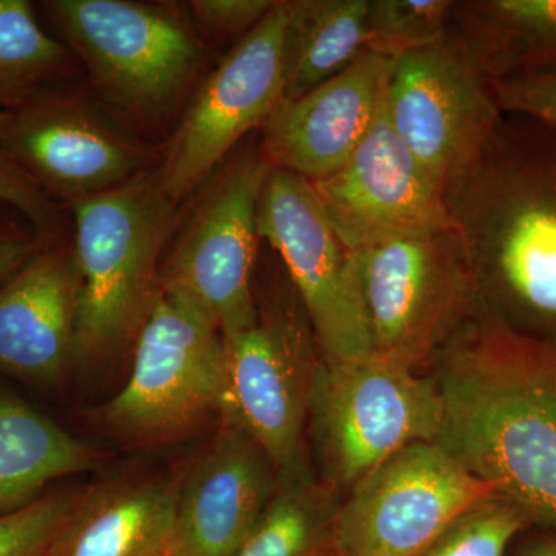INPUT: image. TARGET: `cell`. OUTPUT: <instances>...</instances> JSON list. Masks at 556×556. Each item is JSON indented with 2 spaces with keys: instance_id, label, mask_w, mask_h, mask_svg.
<instances>
[{
  "instance_id": "obj_1",
  "label": "cell",
  "mask_w": 556,
  "mask_h": 556,
  "mask_svg": "<svg viewBox=\"0 0 556 556\" xmlns=\"http://www.w3.org/2000/svg\"><path fill=\"white\" fill-rule=\"evenodd\" d=\"M433 365L438 444L532 526L556 532V345L511 331L481 305Z\"/></svg>"
},
{
  "instance_id": "obj_2",
  "label": "cell",
  "mask_w": 556,
  "mask_h": 556,
  "mask_svg": "<svg viewBox=\"0 0 556 556\" xmlns=\"http://www.w3.org/2000/svg\"><path fill=\"white\" fill-rule=\"evenodd\" d=\"M445 199L482 308L556 345V129L503 115Z\"/></svg>"
},
{
  "instance_id": "obj_3",
  "label": "cell",
  "mask_w": 556,
  "mask_h": 556,
  "mask_svg": "<svg viewBox=\"0 0 556 556\" xmlns=\"http://www.w3.org/2000/svg\"><path fill=\"white\" fill-rule=\"evenodd\" d=\"M70 204L80 277L75 361H104L137 339L155 305L177 203L155 177H139Z\"/></svg>"
},
{
  "instance_id": "obj_4",
  "label": "cell",
  "mask_w": 556,
  "mask_h": 556,
  "mask_svg": "<svg viewBox=\"0 0 556 556\" xmlns=\"http://www.w3.org/2000/svg\"><path fill=\"white\" fill-rule=\"evenodd\" d=\"M135 342L129 379L102 409L113 433L134 444H161L225 419V342L188 300L160 289Z\"/></svg>"
},
{
  "instance_id": "obj_5",
  "label": "cell",
  "mask_w": 556,
  "mask_h": 556,
  "mask_svg": "<svg viewBox=\"0 0 556 556\" xmlns=\"http://www.w3.org/2000/svg\"><path fill=\"white\" fill-rule=\"evenodd\" d=\"M351 252L372 354L399 367L420 375L481 306L453 228Z\"/></svg>"
},
{
  "instance_id": "obj_6",
  "label": "cell",
  "mask_w": 556,
  "mask_h": 556,
  "mask_svg": "<svg viewBox=\"0 0 556 556\" xmlns=\"http://www.w3.org/2000/svg\"><path fill=\"white\" fill-rule=\"evenodd\" d=\"M442 416L433 376L375 354L336 365L320 362L308 417L320 481L339 496L350 492L402 448L437 442Z\"/></svg>"
},
{
  "instance_id": "obj_7",
  "label": "cell",
  "mask_w": 556,
  "mask_h": 556,
  "mask_svg": "<svg viewBox=\"0 0 556 556\" xmlns=\"http://www.w3.org/2000/svg\"><path fill=\"white\" fill-rule=\"evenodd\" d=\"M43 5L101 97L142 123L169 115L203 62L195 33L166 7L130 0H50Z\"/></svg>"
},
{
  "instance_id": "obj_8",
  "label": "cell",
  "mask_w": 556,
  "mask_h": 556,
  "mask_svg": "<svg viewBox=\"0 0 556 556\" xmlns=\"http://www.w3.org/2000/svg\"><path fill=\"white\" fill-rule=\"evenodd\" d=\"M501 496L438 442H416L358 481L340 501L338 556H422L468 508Z\"/></svg>"
},
{
  "instance_id": "obj_9",
  "label": "cell",
  "mask_w": 556,
  "mask_h": 556,
  "mask_svg": "<svg viewBox=\"0 0 556 556\" xmlns=\"http://www.w3.org/2000/svg\"><path fill=\"white\" fill-rule=\"evenodd\" d=\"M386 108L391 126L444 192L478 159L504 115L493 79L455 28L397 58Z\"/></svg>"
},
{
  "instance_id": "obj_10",
  "label": "cell",
  "mask_w": 556,
  "mask_h": 556,
  "mask_svg": "<svg viewBox=\"0 0 556 556\" xmlns=\"http://www.w3.org/2000/svg\"><path fill=\"white\" fill-rule=\"evenodd\" d=\"M257 225L260 240L283 260L321 362L343 364L372 354L353 252L332 228L313 182L273 167L260 193Z\"/></svg>"
},
{
  "instance_id": "obj_11",
  "label": "cell",
  "mask_w": 556,
  "mask_h": 556,
  "mask_svg": "<svg viewBox=\"0 0 556 556\" xmlns=\"http://www.w3.org/2000/svg\"><path fill=\"white\" fill-rule=\"evenodd\" d=\"M288 14V0H277L201 84L155 175L174 203L199 188L249 131L265 129L287 101Z\"/></svg>"
},
{
  "instance_id": "obj_12",
  "label": "cell",
  "mask_w": 556,
  "mask_h": 556,
  "mask_svg": "<svg viewBox=\"0 0 556 556\" xmlns=\"http://www.w3.org/2000/svg\"><path fill=\"white\" fill-rule=\"evenodd\" d=\"M251 149L223 172L161 268V289L188 300L225 336L254 324L260 193L273 170Z\"/></svg>"
},
{
  "instance_id": "obj_13",
  "label": "cell",
  "mask_w": 556,
  "mask_h": 556,
  "mask_svg": "<svg viewBox=\"0 0 556 556\" xmlns=\"http://www.w3.org/2000/svg\"><path fill=\"white\" fill-rule=\"evenodd\" d=\"M228 413L277 470L303 460V433L320 351L300 300L257 308L254 324L225 336Z\"/></svg>"
},
{
  "instance_id": "obj_14",
  "label": "cell",
  "mask_w": 556,
  "mask_h": 556,
  "mask_svg": "<svg viewBox=\"0 0 556 556\" xmlns=\"http://www.w3.org/2000/svg\"><path fill=\"white\" fill-rule=\"evenodd\" d=\"M0 152L70 203L134 181L150 159L100 110L51 90L0 115Z\"/></svg>"
},
{
  "instance_id": "obj_15",
  "label": "cell",
  "mask_w": 556,
  "mask_h": 556,
  "mask_svg": "<svg viewBox=\"0 0 556 556\" xmlns=\"http://www.w3.org/2000/svg\"><path fill=\"white\" fill-rule=\"evenodd\" d=\"M311 182L348 251L453 228L444 190L391 126L386 102L346 163Z\"/></svg>"
},
{
  "instance_id": "obj_16",
  "label": "cell",
  "mask_w": 556,
  "mask_h": 556,
  "mask_svg": "<svg viewBox=\"0 0 556 556\" xmlns=\"http://www.w3.org/2000/svg\"><path fill=\"white\" fill-rule=\"evenodd\" d=\"M278 479L277 467L243 428L223 419L179 477L167 556H237Z\"/></svg>"
},
{
  "instance_id": "obj_17",
  "label": "cell",
  "mask_w": 556,
  "mask_h": 556,
  "mask_svg": "<svg viewBox=\"0 0 556 556\" xmlns=\"http://www.w3.org/2000/svg\"><path fill=\"white\" fill-rule=\"evenodd\" d=\"M394 62L364 51L327 83L285 101L263 129L262 148L273 166L309 181L339 170L378 118Z\"/></svg>"
},
{
  "instance_id": "obj_18",
  "label": "cell",
  "mask_w": 556,
  "mask_h": 556,
  "mask_svg": "<svg viewBox=\"0 0 556 556\" xmlns=\"http://www.w3.org/2000/svg\"><path fill=\"white\" fill-rule=\"evenodd\" d=\"M80 277L75 255L38 252L0 285V371L39 386L64 376L76 354Z\"/></svg>"
},
{
  "instance_id": "obj_19",
  "label": "cell",
  "mask_w": 556,
  "mask_h": 556,
  "mask_svg": "<svg viewBox=\"0 0 556 556\" xmlns=\"http://www.w3.org/2000/svg\"><path fill=\"white\" fill-rule=\"evenodd\" d=\"M179 478L121 477L80 493L46 556H167Z\"/></svg>"
},
{
  "instance_id": "obj_20",
  "label": "cell",
  "mask_w": 556,
  "mask_h": 556,
  "mask_svg": "<svg viewBox=\"0 0 556 556\" xmlns=\"http://www.w3.org/2000/svg\"><path fill=\"white\" fill-rule=\"evenodd\" d=\"M453 28L477 51L493 83L556 72V0L456 2Z\"/></svg>"
},
{
  "instance_id": "obj_21",
  "label": "cell",
  "mask_w": 556,
  "mask_h": 556,
  "mask_svg": "<svg viewBox=\"0 0 556 556\" xmlns=\"http://www.w3.org/2000/svg\"><path fill=\"white\" fill-rule=\"evenodd\" d=\"M97 452L13 399L0 397V514L36 500L40 489L89 470Z\"/></svg>"
},
{
  "instance_id": "obj_22",
  "label": "cell",
  "mask_w": 556,
  "mask_h": 556,
  "mask_svg": "<svg viewBox=\"0 0 556 556\" xmlns=\"http://www.w3.org/2000/svg\"><path fill=\"white\" fill-rule=\"evenodd\" d=\"M288 2L287 101H292L367 51L368 0Z\"/></svg>"
},
{
  "instance_id": "obj_23",
  "label": "cell",
  "mask_w": 556,
  "mask_h": 556,
  "mask_svg": "<svg viewBox=\"0 0 556 556\" xmlns=\"http://www.w3.org/2000/svg\"><path fill=\"white\" fill-rule=\"evenodd\" d=\"M340 496L305 460L278 470L276 490L237 556H321L334 551Z\"/></svg>"
},
{
  "instance_id": "obj_24",
  "label": "cell",
  "mask_w": 556,
  "mask_h": 556,
  "mask_svg": "<svg viewBox=\"0 0 556 556\" xmlns=\"http://www.w3.org/2000/svg\"><path fill=\"white\" fill-rule=\"evenodd\" d=\"M72 51L40 27L27 0H0V113L51 90Z\"/></svg>"
},
{
  "instance_id": "obj_25",
  "label": "cell",
  "mask_w": 556,
  "mask_h": 556,
  "mask_svg": "<svg viewBox=\"0 0 556 556\" xmlns=\"http://www.w3.org/2000/svg\"><path fill=\"white\" fill-rule=\"evenodd\" d=\"M452 0H368L367 50L386 56L426 49L453 28Z\"/></svg>"
},
{
  "instance_id": "obj_26",
  "label": "cell",
  "mask_w": 556,
  "mask_h": 556,
  "mask_svg": "<svg viewBox=\"0 0 556 556\" xmlns=\"http://www.w3.org/2000/svg\"><path fill=\"white\" fill-rule=\"evenodd\" d=\"M532 522L506 497L468 508L422 556H506L508 544Z\"/></svg>"
},
{
  "instance_id": "obj_27",
  "label": "cell",
  "mask_w": 556,
  "mask_h": 556,
  "mask_svg": "<svg viewBox=\"0 0 556 556\" xmlns=\"http://www.w3.org/2000/svg\"><path fill=\"white\" fill-rule=\"evenodd\" d=\"M79 492H56L0 514V556H46Z\"/></svg>"
},
{
  "instance_id": "obj_28",
  "label": "cell",
  "mask_w": 556,
  "mask_h": 556,
  "mask_svg": "<svg viewBox=\"0 0 556 556\" xmlns=\"http://www.w3.org/2000/svg\"><path fill=\"white\" fill-rule=\"evenodd\" d=\"M504 115H521L556 129V72L529 73L493 83Z\"/></svg>"
},
{
  "instance_id": "obj_29",
  "label": "cell",
  "mask_w": 556,
  "mask_h": 556,
  "mask_svg": "<svg viewBox=\"0 0 556 556\" xmlns=\"http://www.w3.org/2000/svg\"><path fill=\"white\" fill-rule=\"evenodd\" d=\"M0 201H7L22 212L38 230L50 236L58 226V212L51 195L33 181L9 156L0 152Z\"/></svg>"
},
{
  "instance_id": "obj_30",
  "label": "cell",
  "mask_w": 556,
  "mask_h": 556,
  "mask_svg": "<svg viewBox=\"0 0 556 556\" xmlns=\"http://www.w3.org/2000/svg\"><path fill=\"white\" fill-rule=\"evenodd\" d=\"M189 5L195 21L206 30L222 38H244L268 16L276 0H193Z\"/></svg>"
},
{
  "instance_id": "obj_31",
  "label": "cell",
  "mask_w": 556,
  "mask_h": 556,
  "mask_svg": "<svg viewBox=\"0 0 556 556\" xmlns=\"http://www.w3.org/2000/svg\"><path fill=\"white\" fill-rule=\"evenodd\" d=\"M36 254L38 247L35 241L16 233L0 232V285L5 283Z\"/></svg>"
},
{
  "instance_id": "obj_32",
  "label": "cell",
  "mask_w": 556,
  "mask_h": 556,
  "mask_svg": "<svg viewBox=\"0 0 556 556\" xmlns=\"http://www.w3.org/2000/svg\"><path fill=\"white\" fill-rule=\"evenodd\" d=\"M522 556H556V532L538 538L526 548Z\"/></svg>"
},
{
  "instance_id": "obj_33",
  "label": "cell",
  "mask_w": 556,
  "mask_h": 556,
  "mask_svg": "<svg viewBox=\"0 0 556 556\" xmlns=\"http://www.w3.org/2000/svg\"><path fill=\"white\" fill-rule=\"evenodd\" d=\"M0 115H2V113H0Z\"/></svg>"
}]
</instances>
